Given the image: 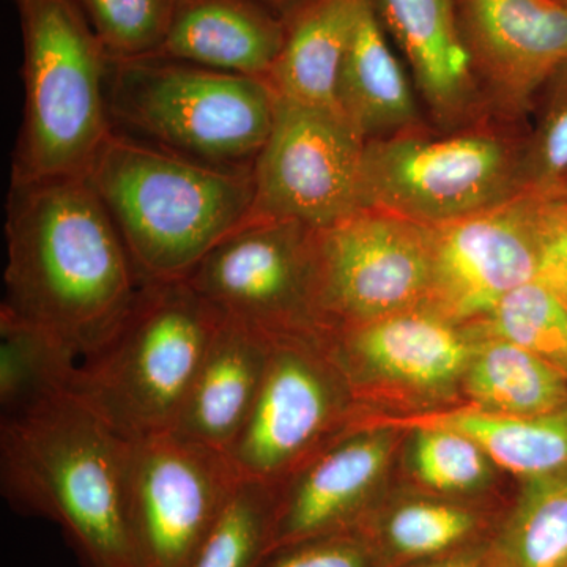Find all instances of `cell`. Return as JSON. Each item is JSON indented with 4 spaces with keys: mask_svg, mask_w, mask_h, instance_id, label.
Listing matches in <instances>:
<instances>
[{
    "mask_svg": "<svg viewBox=\"0 0 567 567\" xmlns=\"http://www.w3.org/2000/svg\"><path fill=\"white\" fill-rule=\"evenodd\" d=\"M6 300L84 360L132 311L140 276L85 174L11 178Z\"/></svg>",
    "mask_w": 567,
    "mask_h": 567,
    "instance_id": "6da1fadb",
    "label": "cell"
},
{
    "mask_svg": "<svg viewBox=\"0 0 567 567\" xmlns=\"http://www.w3.org/2000/svg\"><path fill=\"white\" fill-rule=\"evenodd\" d=\"M132 442L73 390L0 417L11 505L55 522L85 567L134 566L126 473Z\"/></svg>",
    "mask_w": 567,
    "mask_h": 567,
    "instance_id": "7a4b0ae2",
    "label": "cell"
},
{
    "mask_svg": "<svg viewBox=\"0 0 567 567\" xmlns=\"http://www.w3.org/2000/svg\"><path fill=\"white\" fill-rule=\"evenodd\" d=\"M85 175L142 284L186 281L252 208V173L207 166L114 132Z\"/></svg>",
    "mask_w": 567,
    "mask_h": 567,
    "instance_id": "3957f363",
    "label": "cell"
},
{
    "mask_svg": "<svg viewBox=\"0 0 567 567\" xmlns=\"http://www.w3.org/2000/svg\"><path fill=\"white\" fill-rule=\"evenodd\" d=\"M107 99L112 132L237 173H252L276 110L265 80L162 55L112 61Z\"/></svg>",
    "mask_w": 567,
    "mask_h": 567,
    "instance_id": "277c9868",
    "label": "cell"
},
{
    "mask_svg": "<svg viewBox=\"0 0 567 567\" xmlns=\"http://www.w3.org/2000/svg\"><path fill=\"white\" fill-rule=\"evenodd\" d=\"M223 312L188 281L144 284L71 390L130 442L173 432Z\"/></svg>",
    "mask_w": 567,
    "mask_h": 567,
    "instance_id": "5b68a950",
    "label": "cell"
},
{
    "mask_svg": "<svg viewBox=\"0 0 567 567\" xmlns=\"http://www.w3.org/2000/svg\"><path fill=\"white\" fill-rule=\"evenodd\" d=\"M25 104L11 178L85 174L112 134V59L73 0H13Z\"/></svg>",
    "mask_w": 567,
    "mask_h": 567,
    "instance_id": "8992f818",
    "label": "cell"
},
{
    "mask_svg": "<svg viewBox=\"0 0 567 567\" xmlns=\"http://www.w3.org/2000/svg\"><path fill=\"white\" fill-rule=\"evenodd\" d=\"M525 140L492 115L454 132L423 126L365 142L364 210L436 227L496 207L524 192Z\"/></svg>",
    "mask_w": 567,
    "mask_h": 567,
    "instance_id": "52a82bcc",
    "label": "cell"
},
{
    "mask_svg": "<svg viewBox=\"0 0 567 567\" xmlns=\"http://www.w3.org/2000/svg\"><path fill=\"white\" fill-rule=\"evenodd\" d=\"M317 336H276L262 386L226 456L244 480L281 484L358 420Z\"/></svg>",
    "mask_w": 567,
    "mask_h": 567,
    "instance_id": "ba28073f",
    "label": "cell"
},
{
    "mask_svg": "<svg viewBox=\"0 0 567 567\" xmlns=\"http://www.w3.org/2000/svg\"><path fill=\"white\" fill-rule=\"evenodd\" d=\"M432 244L434 227L375 208L317 230L320 333L425 308Z\"/></svg>",
    "mask_w": 567,
    "mask_h": 567,
    "instance_id": "9c48e42d",
    "label": "cell"
},
{
    "mask_svg": "<svg viewBox=\"0 0 567 567\" xmlns=\"http://www.w3.org/2000/svg\"><path fill=\"white\" fill-rule=\"evenodd\" d=\"M364 148L339 112L276 96L274 126L252 167L248 219L322 230L364 210Z\"/></svg>",
    "mask_w": 567,
    "mask_h": 567,
    "instance_id": "30bf717a",
    "label": "cell"
},
{
    "mask_svg": "<svg viewBox=\"0 0 567 567\" xmlns=\"http://www.w3.org/2000/svg\"><path fill=\"white\" fill-rule=\"evenodd\" d=\"M240 476L221 451L166 432L132 442L126 517L136 567H189Z\"/></svg>",
    "mask_w": 567,
    "mask_h": 567,
    "instance_id": "8fae6325",
    "label": "cell"
},
{
    "mask_svg": "<svg viewBox=\"0 0 567 567\" xmlns=\"http://www.w3.org/2000/svg\"><path fill=\"white\" fill-rule=\"evenodd\" d=\"M317 230L295 221L248 219L188 276L223 315L275 336L320 333Z\"/></svg>",
    "mask_w": 567,
    "mask_h": 567,
    "instance_id": "7c38bea8",
    "label": "cell"
},
{
    "mask_svg": "<svg viewBox=\"0 0 567 567\" xmlns=\"http://www.w3.org/2000/svg\"><path fill=\"white\" fill-rule=\"evenodd\" d=\"M547 219L546 194L522 192L434 227L425 309L457 324L483 320L507 293L535 281Z\"/></svg>",
    "mask_w": 567,
    "mask_h": 567,
    "instance_id": "4fadbf2b",
    "label": "cell"
},
{
    "mask_svg": "<svg viewBox=\"0 0 567 567\" xmlns=\"http://www.w3.org/2000/svg\"><path fill=\"white\" fill-rule=\"evenodd\" d=\"M462 324L417 308L317 336L358 402L439 399L462 386L475 344Z\"/></svg>",
    "mask_w": 567,
    "mask_h": 567,
    "instance_id": "5bb4252c",
    "label": "cell"
},
{
    "mask_svg": "<svg viewBox=\"0 0 567 567\" xmlns=\"http://www.w3.org/2000/svg\"><path fill=\"white\" fill-rule=\"evenodd\" d=\"M458 24L496 117L516 122L567 66L559 0H456Z\"/></svg>",
    "mask_w": 567,
    "mask_h": 567,
    "instance_id": "9a60e30c",
    "label": "cell"
},
{
    "mask_svg": "<svg viewBox=\"0 0 567 567\" xmlns=\"http://www.w3.org/2000/svg\"><path fill=\"white\" fill-rule=\"evenodd\" d=\"M399 429L357 420L278 484L274 546L349 532L372 509Z\"/></svg>",
    "mask_w": 567,
    "mask_h": 567,
    "instance_id": "2e32d148",
    "label": "cell"
},
{
    "mask_svg": "<svg viewBox=\"0 0 567 567\" xmlns=\"http://www.w3.org/2000/svg\"><path fill=\"white\" fill-rule=\"evenodd\" d=\"M374 2L436 130L454 132L494 115L462 37L456 0Z\"/></svg>",
    "mask_w": 567,
    "mask_h": 567,
    "instance_id": "e0dca14e",
    "label": "cell"
},
{
    "mask_svg": "<svg viewBox=\"0 0 567 567\" xmlns=\"http://www.w3.org/2000/svg\"><path fill=\"white\" fill-rule=\"evenodd\" d=\"M276 336L223 315L173 432L226 454L251 413Z\"/></svg>",
    "mask_w": 567,
    "mask_h": 567,
    "instance_id": "ac0fdd59",
    "label": "cell"
},
{
    "mask_svg": "<svg viewBox=\"0 0 567 567\" xmlns=\"http://www.w3.org/2000/svg\"><path fill=\"white\" fill-rule=\"evenodd\" d=\"M286 29L260 0H173L166 35L153 55L267 80Z\"/></svg>",
    "mask_w": 567,
    "mask_h": 567,
    "instance_id": "d6986e66",
    "label": "cell"
},
{
    "mask_svg": "<svg viewBox=\"0 0 567 567\" xmlns=\"http://www.w3.org/2000/svg\"><path fill=\"white\" fill-rule=\"evenodd\" d=\"M336 104L365 142L425 126L416 89L395 58L374 0L364 3L358 18L339 73Z\"/></svg>",
    "mask_w": 567,
    "mask_h": 567,
    "instance_id": "ffe728a7",
    "label": "cell"
},
{
    "mask_svg": "<svg viewBox=\"0 0 567 567\" xmlns=\"http://www.w3.org/2000/svg\"><path fill=\"white\" fill-rule=\"evenodd\" d=\"M368 0H308L286 21V39L267 81L278 99L338 111L336 89Z\"/></svg>",
    "mask_w": 567,
    "mask_h": 567,
    "instance_id": "44dd1931",
    "label": "cell"
},
{
    "mask_svg": "<svg viewBox=\"0 0 567 567\" xmlns=\"http://www.w3.org/2000/svg\"><path fill=\"white\" fill-rule=\"evenodd\" d=\"M375 423L395 429L420 425L451 429L483 447L494 465L525 481L567 470V409L551 415L513 416L465 406Z\"/></svg>",
    "mask_w": 567,
    "mask_h": 567,
    "instance_id": "7402d4cb",
    "label": "cell"
},
{
    "mask_svg": "<svg viewBox=\"0 0 567 567\" xmlns=\"http://www.w3.org/2000/svg\"><path fill=\"white\" fill-rule=\"evenodd\" d=\"M462 388L473 406L513 416L567 409V379L524 347L484 334L475 344Z\"/></svg>",
    "mask_w": 567,
    "mask_h": 567,
    "instance_id": "603a6c76",
    "label": "cell"
},
{
    "mask_svg": "<svg viewBox=\"0 0 567 567\" xmlns=\"http://www.w3.org/2000/svg\"><path fill=\"white\" fill-rule=\"evenodd\" d=\"M484 527L472 507L439 498H412L390 509L369 511L354 532L382 567L413 565L464 550Z\"/></svg>",
    "mask_w": 567,
    "mask_h": 567,
    "instance_id": "cb8c5ba5",
    "label": "cell"
},
{
    "mask_svg": "<svg viewBox=\"0 0 567 567\" xmlns=\"http://www.w3.org/2000/svg\"><path fill=\"white\" fill-rule=\"evenodd\" d=\"M76 354L37 324L0 309V409L14 415L70 390Z\"/></svg>",
    "mask_w": 567,
    "mask_h": 567,
    "instance_id": "d4e9b609",
    "label": "cell"
},
{
    "mask_svg": "<svg viewBox=\"0 0 567 567\" xmlns=\"http://www.w3.org/2000/svg\"><path fill=\"white\" fill-rule=\"evenodd\" d=\"M488 555L494 567H567V470L525 483Z\"/></svg>",
    "mask_w": 567,
    "mask_h": 567,
    "instance_id": "484cf974",
    "label": "cell"
},
{
    "mask_svg": "<svg viewBox=\"0 0 567 567\" xmlns=\"http://www.w3.org/2000/svg\"><path fill=\"white\" fill-rule=\"evenodd\" d=\"M278 484L240 480L189 567H260L274 546Z\"/></svg>",
    "mask_w": 567,
    "mask_h": 567,
    "instance_id": "4316f807",
    "label": "cell"
},
{
    "mask_svg": "<svg viewBox=\"0 0 567 567\" xmlns=\"http://www.w3.org/2000/svg\"><path fill=\"white\" fill-rule=\"evenodd\" d=\"M473 324L524 347L567 379V308L537 279L507 293Z\"/></svg>",
    "mask_w": 567,
    "mask_h": 567,
    "instance_id": "83f0119b",
    "label": "cell"
},
{
    "mask_svg": "<svg viewBox=\"0 0 567 567\" xmlns=\"http://www.w3.org/2000/svg\"><path fill=\"white\" fill-rule=\"evenodd\" d=\"M410 431V470L421 486L450 496L475 494L487 486L494 462L472 439L431 425Z\"/></svg>",
    "mask_w": 567,
    "mask_h": 567,
    "instance_id": "f1b7e54d",
    "label": "cell"
},
{
    "mask_svg": "<svg viewBox=\"0 0 567 567\" xmlns=\"http://www.w3.org/2000/svg\"><path fill=\"white\" fill-rule=\"evenodd\" d=\"M112 61L156 54L173 0H73Z\"/></svg>",
    "mask_w": 567,
    "mask_h": 567,
    "instance_id": "f546056e",
    "label": "cell"
},
{
    "mask_svg": "<svg viewBox=\"0 0 567 567\" xmlns=\"http://www.w3.org/2000/svg\"><path fill=\"white\" fill-rule=\"evenodd\" d=\"M535 132L525 140L524 192L547 194L567 181V66L543 89Z\"/></svg>",
    "mask_w": 567,
    "mask_h": 567,
    "instance_id": "4dcf8cb0",
    "label": "cell"
},
{
    "mask_svg": "<svg viewBox=\"0 0 567 567\" xmlns=\"http://www.w3.org/2000/svg\"><path fill=\"white\" fill-rule=\"evenodd\" d=\"M260 567H382L354 529L275 547Z\"/></svg>",
    "mask_w": 567,
    "mask_h": 567,
    "instance_id": "1f68e13d",
    "label": "cell"
},
{
    "mask_svg": "<svg viewBox=\"0 0 567 567\" xmlns=\"http://www.w3.org/2000/svg\"><path fill=\"white\" fill-rule=\"evenodd\" d=\"M536 279L557 295L567 308V221L555 212L550 200Z\"/></svg>",
    "mask_w": 567,
    "mask_h": 567,
    "instance_id": "d6a6232c",
    "label": "cell"
},
{
    "mask_svg": "<svg viewBox=\"0 0 567 567\" xmlns=\"http://www.w3.org/2000/svg\"><path fill=\"white\" fill-rule=\"evenodd\" d=\"M399 567H494V563L488 555V548L484 551H472L464 548V550L445 555V557L425 559V561Z\"/></svg>",
    "mask_w": 567,
    "mask_h": 567,
    "instance_id": "836d02e7",
    "label": "cell"
},
{
    "mask_svg": "<svg viewBox=\"0 0 567 567\" xmlns=\"http://www.w3.org/2000/svg\"><path fill=\"white\" fill-rule=\"evenodd\" d=\"M268 9L274 10L284 21L289 20L295 11L300 10L308 0H260Z\"/></svg>",
    "mask_w": 567,
    "mask_h": 567,
    "instance_id": "e575fe53",
    "label": "cell"
},
{
    "mask_svg": "<svg viewBox=\"0 0 567 567\" xmlns=\"http://www.w3.org/2000/svg\"><path fill=\"white\" fill-rule=\"evenodd\" d=\"M546 196L554 205L555 212L567 221V181L559 185L555 192L547 193Z\"/></svg>",
    "mask_w": 567,
    "mask_h": 567,
    "instance_id": "d590c367",
    "label": "cell"
},
{
    "mask_svg": "<svg viewBox=\"0 0 567 567\" xmlns=\"http://www.w3.org/2000/svg\"><path fill=\"white\" fill-rule=\"evenodd\" d=\"M559 2H561V3H563V6H565V7H566V10H567V0H559Z\"/></svg>",
    "mask_w": 567,
    "mask_h": 567,
    "instance_id": "8d00e7d4",
    "label": "cell"
}]
</instances>
